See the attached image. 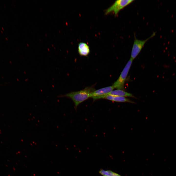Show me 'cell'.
I'll return each instance as SVG.
<instances>
[{"label": "cell", "instance_id": "cell-1", "mask_svg": "<svg viewBox=\"0 0 176 176\" xmlns=\"http://www.w3.org/2000/svg\"><path fill=\"white\" fill-rule=\"evenodd\" d=\"M94 90L92 87H88L82 90L71 92L60 96L67 97L71 99L74 102L75 108L76 109L80 104L90 98L91 92Z\"/></svg>", "mask_w": 176, "mask_h": 176}, {"label": "cell", "instance_id": "cell-2", "mask_svg": "<svg viewBox=\"0 0 176 176\" xmlns=\"http://www.w3.org/2000/svg\"><path fill=\"white\" fill-rule=\"evenodd\" d=\"M133 61L130 58L127 63L119 77L112 85L114 88L121 90L124 89V83Z\"/></svg>", "mask_w": 176, "mask_h": 176}, {"label": "cell", "instance_id": "cell-3", "mask_svg": "<svg viewBox=\"0 0 176 176\" xmlns=\"http://www.w3.org/2000/svg\"><path fill=\"white\" fill-rule=\"evenodd\" d=\"M134 1L133 0H116L111 6L105 10V14L107 15L113 12L115 16H116L121 10Z\"/></svg>", "mask_w": 176, "mask_h": 176}, {"label": "cell", "instance_id": "cell-4", "mask_svg": "<svg viewBox=\"0 0 176 176\" xmlns=\"http://www.w3.org/2000/svg\"><path fill=\"white\" fill-rule=\"evenodd\" d=\"M154 32L149 37L145 40H141L136 38L134 35V40L133 45L130 58L133 60L140 53L145 43L155 34Z\"/></svg>", "mask_w": 176, "mask_h": 176}, {"label": "cell", "instance_id": "cell-5", "mask_svg": "<svg viewBox=\"0 0 176 176\" xmlns=\"http://www.w3.org/2000/svg\"><path fill=\"white\" fill-rule=\"evenodd\" d=\"M114 88L112 85L94 90L91 92L90 98H92L94 100L101 99L102 97L107 95Z\"/></svg>", "mask_w": 176, "mask_h": 176}, {"label": "cell", "instance_id": "cell-6", "mask_svg": "<svg viewBox=\"0 0 176 176\" xmlns=\"http://www.w3.org/2000/svg\"><path fill=\"white\" fill-rule=\"evenodd\" d=\"M105 99L111 101L120 102H128L132 103L134 102L124 97L117 96L106 95L102 97L101 99Z\"/></svg>", "mask_w": 176, "mask_h": 176}, {"label": "cell", "instance_id": "cell-7", "mask_svg": "<svg viewBox=\"0 0 176 176\" xmlns=\"http://www.w3.org/2000/svg\"><path fill=\"white\" fill-rule=\"evenodd\" d=\"M78 51L79 54L82 56H87L90 52L89 46L84 42H80L78 44Z\"/></svg>", "mask_w": 176, "mask_h": 176}, {"label": "cell", "instance_id": "cell-8", "mask_svg": "<svg viewBox=\"0 0 176 176\" xmlns=\"http://www.w3.org/2000/svg\"><path fill=\"white\" fill-rule=\"evenodd\" d=\"M107 95L122 97H134L131 94L126 92L123 90L117 89L112 90L108 93Z\"/></svg>", "mask_w": 176, "mask_h": 176}, {"label": "cell", "instance_id": "cell-9", "mask_svg": "<svg viewBox=\"0 0 176 176\" xmlns=\"http://www.w3.org/2000/svg\"><path fill=\"white\" fill-rule=\"evenodd\" d=\"M99 173L102 176H121L110 170H105L101 169Z\"/></svg>", "mask_w": 176, "mask_h": 176}]
</instances>
